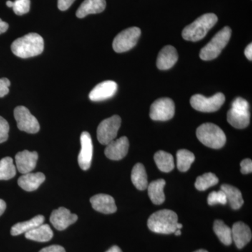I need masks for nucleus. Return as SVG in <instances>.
<instances>
[{"label":"nucleus","mask_w":252,"mask_h":252,"mask_svg":"<svg viewBox=\"0 0 252 252\" xmlns=\"http://www.w3.org/2000/svg\"><path fill=\"white\" fill-rule=\"evenodd\" d=\"M44 49L43 38L36 33H29L16 39L11 44V51L21 59H28L42 54Z\"/></svg>","instance_id":"f257e3e1"},{"label":"nucleus","mask_w":252,"mask_h":252,"mask_svg":"<svg viewBox=\"0 0 252 252\" xmlns=\"http://www.w3.org/2000/svg\"><path fill=\"white\" fill-rule=\"evenodd\" d=\"M178 217L175 212L162 210L151 215L147 225L152 232L160 234H171L177 230Z\"/></svg>","instance_id":"f03ea898"},{"label":"nucleus","mask_w":252,"mask_h":252,"mask_svg":"<svg viewBox=\"0 0 252 252\" xmlns=\"http://www.w3.org/2000/svg\"><path fill=\"white\" fill-rule=\"evenodd\" d=\"M218 21L215 14H205L197 18L182 31V37L187 41H198L203 39Z\"/></svg>","instance_id":"7ed1b4c3"},{"label":"nucleus","mask_w":252,"mask_h":252,"mask_svg":"<svg viewBox=\"0 0 252 252\" xmlns=\"http://www.w3.org/2000/svg\"><path fill=\"white\" fill-rule=\"evenodd\" d=\"M196 135L201 143L212 149L222 148L226 142L224 132L218 126L212 123H206L199 126Z\"/></svg>","instance_id":"20e7f679"},{"label":"nucleus","mask_w":252,"mask_h":252,"mask_svg":"<svg viewBox=\"0 0 252 252\" xmlns=\"http://www.w3.org/2000/svg\"><path fill=\"white\" fill-rule=\"evenodd\" d=\"M227 121L237 129L248 127L250 122V104L243 97H236L227 114Z\"/></svg>","instance_id":"39448f33"},{"label":"nucleus","mask_w":252,"mask_h":252,"mask_svg":"<svg viewBox=\"0 0 252 252\" xmlns=\"http://www.w3.org/2000/svg\"><path fill=\"white\" fill-rule=\"evenodd\" d=\"M231 33V29L228 26L218 32L212 40L200 51V59L206 61L217 59L229 41Z\"/></svg>","instance_id":"423d86ee"},{"label":"nucleus","mask_w":252,"mask_h":252,"mask_svg":"<svg viewBox=\"0 0 252 252\" xmlns=\"http://www.w3.org/2000/svg\"><path fill=\"white\" fill-rule=\"evenodd\" d=\"M225 99V95L221 93H218L210 97L196 94L192 96L190 102L192 107L199 112H215L221 107Z\"/></svg>","instance_id":"0eeeda50"},{"label":"nucleus","mask_w":252,"mask_h":252,"mask_svg":"<svg viewBox=\"0 0 252 252\" xmlns=\"http://www.w3.org/2000/svg\"><path fill=\"white\" fill-rule=\"evenodd\" d=\"M141 36L139 28L132 27L124 30L117 34L113 41V49L117 53H124L135 47Z\"/></svg>","instance_id":"6e6552de"},{"label":"nucleus","mask_w":252,"mask_h":252,"mask_svg":"<svg viewBox=\"0 0 252 252\" xmlns=\"http://www.w3.org/2000/svg\"><path fill=\"white\" fill-rule=\"evenodd\" d=\"M121 124L122 119L118 115L113 116L102 121L97 129V137L99 143L107 145L115 140Z\"/></svg>","instance_id":"1a4fd4ad"},{"label":"nucleus","mask_w":252,"mask_h":252,"mask_svg":"<svg viewBox=\"0 0 252 252\" xmlns=\"http://www.w3.org/2000/svg\"><path fill=\"white\" fill-rule=\"evenodd\" d=\"M175 105L172 99L168 97L158 99L151 106V119L154 121L165 122L170 120L175 116Z\"/></svg>","instance_id":"9d476101"},{"label":"nucleus","mask_w":252,"mask_h":252,"mask_svg":"<svg viewBox=\"0 0 252 252\" xmlns=\"http://www.w3.org/2000/svg\"><path fill=\"white\" fill-rule=\"evenodd\" d=\"M14 117L20 130L31 134L39 132L40 126L37 119L24 106H18L15 108Z\"/></svg>","instance_id":"9b49d317"},{"label":"nucleus","mask_w":252,"mask_h":252,"mask_svg":"<svg viewBox=\"0 0 252 252\" xmlns=\"http://www.w3.org/2000/svg\"><path fill=\"white\" fill-rule=\"evenodd\" d=\"M81 148L78 157V162L79 166L83 170H87L90 168L93 158V146L92 139L89 132H83L81 137Z\"/></svg>","instance_id":"f8f14e48"},{"label":"nucleus","mask_w":252,"mask_h":252,"mask_svg":"<svg viewBox=\"0 0 252 252\" xmlns=\"http://www.w3.org/2000/svg\"><path fill=\"white\" fill-rule=\"evenodd\" d=\"M78 220L77 215L71 213L64 207H60L55 210L50 217V221L56 229L65 230L69 225L75 223Z\"/></svg>","instance_id":"ddd939ff"},{"label":"nucleus","mask_w":252,"mask_h":252,"mask_svg":"<svg viewBox=\"0 0 252 252\" xmlns=\"http://www.w3.org/2000/svg\"><path fill=\"white\" fill-rule=\"evenodd\" d=\"M118 86L115 81H105L99 83L91 91L89 98L94 102L105 100L111 98L117 93Z\"/></svg>","instance_id":"4468645a"},{"label":"nucleus","mask_w":252,"mask_h":252,"mask_svg":"<svg viewBox=\"0 0 252 252\" xmlns=\"http://www.w3.org/2000/svg\"><path fill=\"white\" fill-rule=\"evenodd\" d=\"M128 149V139L126 137H122L107 144L104 154L110 160H119L127 155Z\"/></svg>","instance_id":"2eb2a0df"},{"label":"nucleus","mask_w":252,"mask_h":252,"mask_svg":"<svg viewBox=\"0 0 252 252\" xmlns=\"http://www.w3.org/2000/svg\"><path fill=\"white\" fill-rule=\"evenodd\" d=\"M38 154L36 152H29L24 150L18 152L15 157L16 168L21 173H30L35 168L38 160Z\"/></svg>","instance_id":"dca6fc26"},{"label":"nucleus","mask_w":252,"mask_h":252,"mask_svg":"<svg viewBox=\"0 0 252 252\" xmlns=\"http://www.w3.org/2000/svg\"><path fill=\"white\" fill-rule=\"evenodd\" d=\"M93 208L101 213L109 215L117 212V207L115 200L111 195L107 194H97L90 200Z\"/></svg>","instance_id":"f3484780"},{"label":"nucleus","mask_w":252,"mask_h":252,"mask_svg":"<svg viewBox=\"0 0 252 252\" xmlns=\"http://www.w3.org/2000/svg\"><path fill=\"white\" fill-rule=\"evenodd\" d=\"M178 61V54L174 46L167 45L162 48L157 58V65L160 70H167L173 67Z\"/></svg>","instance_id":"a211bd4d"},{"label":"nucleus","mask_w":252,"mask_h":252,"mask_svg":"<svg viewBox=\"0 0 252 252\" xmlns=\"http://www.w3.org/2000/svg\"><path fill=\"white\" fill-rule=\"evenodd\" d=\"M232 239L238 249L243 248L252 240V231L250 227L243 222H236L231 229Z\"/></svg>","instance_id":"6ab92c4d"},{"label":"nucleus","mask_w":252,"mask_h":252,"mask_svg":"<svg viewBox=\"0 0 252 252\" xmlns=\"http://www.w3.org/2000/svg\"><path fill=\"white\" fill-rule=\"evenodd\" d=\"M46 180L45 175L41 172L24 174L18 180V186L26 191H34Z\"/></svg>","instance_id":"aec40b11"},{"label":"nucleus","mask_w":252,"mask_h":252,"mask_svg":"<svg viewBox=\"0 0 252 252\" xmlns=\"http://www.w3.org/2000/svg\"><path fill=\"white\" fill-rule=\"evenodd\" d=\"M106 8V0H84L77 9L76 16L83 18L89 14H99Z\"/></svg>","instance_id":"412c9836"},{"label":"nucleus","mask_w":252,"mask_h":252,"mask_svg":"<svg viewBox=\"0 0 252 252\" xmlns=\"http://www.w3.org/2000/svg\"><path fill=\"white\" fill-rule=\"evenodd\" d=\"M25 236L28 240H34L39 243L49 242L54 236V233L51 227L48 224L39 225L34 229L25 233Z\"/></svg>","instance_id":"4be33fe9"},{"label":"nucleus","mask_w":252,"mask_h":252,"mask_svg":"<svg viewBox=\"0 0 252 252\" xmlns=\"http://www.w3.org/2000/svg\"><path fill=\"white\" fill-rule=\"evenodd\" d=\"M165 185L166 182L165 180L159 179L154 181L147 187L149 198L155 205H161L165 201V196L163 190Z\"/></svg>","instance_id":"5701e85b"},{"label":"nucleus","mask_w":252,"mask_h":252,"mask_svg":"<svg viewBox=\"0 0 252 252\" xmlns=\"http://www.w3.org/2000/svg\"><path fill=\"white\" fill-rule=\"evenodd\" d=\"M44 220H45V218L44 216L37 215L34 218L31 219V220L16 223L11 228V234L13 236H16V235L23 234V233H26L27 232L34 229L36 227L39 226V225L43 224Z\"/></svg>","instance_id":"b1692460"},{"label":"nucleus","mask_w":252,"mask_h":252,"mask_svg":"<svg viewBox=\"0 0 252 252\" xmlns=\"http://www.w3.org/2000/svg\"><path fill=\"white\" fill-rule=\"evenodd\" d=\"M220 190H223L226 196L227 202L230 204L233 210H238L243 206L244 200L242 193L236 187L229 185L220 186Z\"/></svg>","instance_id":"393cba45"},{"label":"nucleus","mask_w":252,"mask_h":252,"mask_svg":"<svg viewBox=\"0 0 252 252\" xmlns=\"http://www.w3.org/2000/svg\"><path fill=\"white\" fill-rule=\"evenodd\" d=\"M131 180L134 186L140 190H144L148 187L147 172L142 163H137L131 172Z\"/></svg>","instance_id":"a878e982"},{"label":"nucleus","mask_w":252,"mask_h":252,"mask_svg":"<svg viewBox=\"0 0 252 252\" xmlns=\"http://www.w3.org/2000/svg\"><path fill=\"white\" fill-rule=\"evenodd\" d=\"M154 158L158 168L161 172H170L175 168L173 157L167 152L158 151L154 155Z\"/></svg>","instance_id":"bb28decb"},{"label":"nucleus","mask_w":252,"mask_h":252,"mask_svg":"<svg viewBox=\"0 0 252 252\" xmlns=\"http://www.w3.org/2000/svg\"><path fill=\"white\" fill-rule=\"evenodd\" d=\"M214 231L223 245H227V246L231 245L232 242H233L231 228L225 224L223 220H215V223H214Z\"/></svg>","instance_id":"cd10ccee"},{"label":"nucleus","mask_w":252,"mask_h":252,"mask_svg":"<svg viewBox=\"0 0 252 252\" xmlns=\"http://www.w3.org/2000/svg\"><path fill=\"white\" fill-rule=\"evenodd\" d=\"M194 160H195V156L190 151L187 149H180L177 152V168L181 172L188 171Z\"/></svg>","instance_id":"c85d7f7f"},{"label":"nucleus","mask_w":252,"mask_h":252,"mask_svg":"<svg viewBox=\"0 0 252 252\" xmlns=\"http://www.w3.org/2000/svg\"><path fill=\"white\" fill-rule=\"evenodd\" d=\"M16 167L11 157H5L0 160V180H9L15 177Z\"/></svg>","instance_id":"c756f323"},{"label":"nucleus","mask_w":252,"mask_h":252,"mask_svg":"<svg viewBox=\"0 0 252 252\" xmlns=\"http://www.w3.org/2000/svg\"><path fill=\"white\" fill-rule=\"evenodd\" d=\"M219 183V179L215 174L212 172L204 174L199 176L195 181V187L200 191L207 190L210 187H214Z\"/></svg>","instance_id":"7c9ffc66"},{"label":"nucleus","mask_w":252,"mask_h":252,"mask_svg":"<svg viewBox=\"0 0 252 252\" xmlns=\"http://www.w3.org/2000/svg\"><path fill=\"white\" fill-rule=\"evenodd\" d=\"M207 203L209 205H211V206L217 205V204L225 205L227 203V199L224 192L222 190H219V191H212V193L209 194Z\"/></svg>","instance_id":"2f4dec72"},{"label":"nucleus","mask_w":252,"mask_h":252,"mask_svg":"<svg viewBox=\"0 0 252 252\" xmlns=\"http://www.w3.org/2000/svg\"><path fill=\"white\" fill-rule=\"evenodd\" d=\"M12 8L18 16L27 14L31 9V0H15Z\"/></svg>","instance_id":"473e14b6"},{"label":"nucleus","mask_w":252,"mask_h":252,"mask_svg":"<svg viewBox=\"0 0 252 252\" xmlns=\"http://www.w3.org/2000/svg\"><path fill=\"white\" fill-rule=\"evenodd\" d=\"M9 131V124L4 118L0 117V143H3L8 140Z\"/></svg>","instance_id":"72a5a7b5"},{"label":"nucleus","mask_w":252,"mask_h":252,"mask_svg":"<svg viewBox=\"0 0 252 252\" xmlns=\"http://www.w3.org/2000/svg\"><path fill=\"white\" fill-rule=\"evenodd\" d=\"M11 82L7 78L0 79V97H4L9 92V86Z\"/></svg>","instance_id":"f704fd0d"},{"label":"nucleus","mask_w":252,"mask_h":252,"mask_svg":"<svg viewBox=\"0 0 252 252\" xmlns=\"http://www.w3.org/2000/svg\"><path fill=\"white\" fill-rule=\"evenodd\" d=\"M241 167V172L244 175L252 173V161L251 159H244L243 161L240 163Z\"/></svg>","instance_id":"c9c22d12"},{"label":"nucleus","mask_w":252,"mask_h":252,"mask_svg":"<svg viewBox=\"0 0 252 252\" xmlns=\"http://www.w3.org/2000/svg\"><path fill=\"white\" fill-rule=\"evenodd\" d=\"M75 0H58V7L61 11H66L72 6Z\"/></svg>","instance_id":"e433bc0d"},{"label":"nucleus","mask_w":252,"mask_h":252,"mask_svg":"<svg viewBox=\"0 0 252 252\" xmlns=\"http://www.w3.org/2000/svg\"><path fill=\"white\" fill-rule=\"evenodd\" d=\"M39 252H66L65 250L60 245H51L42 249Z\"/></svg>","instance_id":"4c0bfd02"},{"label":"nucleus","mask_w":252,"mask_h":252,"mask_svg":"<svg viewBox=\"0 0 252 252\" xmlns=\"http://www.w3.org/2000/svg\"><path fill=\"white\" fill-rule=\"evenodd\" d=\"M245 56H246L247 59L250 60V61H252V44L250 43V44L248 46H247L246 49L245 50Z\"/></svg>","instance_id":"58836bf2"},{"label":"nucleus","mask_w":252,"mask_h":252,"mask_svg":"<svg viewBox=\"0 0 252 252\" xmlns=\"http://www.w3.org/2000/svg\"><path fill=\"white\" fill-rule=\"evenodd\" d=\"M8 28H9V25H8V23L4 22L2 20L0 19V34L7 31Z\"/></svg>","instance_id":"ea45409f"},{"label":"nucleus","mask_w":252,"mask_h":252,"mask_svg":"<svg viewBox=\"0 0 252 252\" xmlns=\"http://www.w3.org/2000/svg\"><path fill=\"white\" fill-rule=\"evenodd\" d=\"M6 208V204L4 200L0 199V216L3 215Z\"/></svg>","instance_id":"a19ab883"},{"label":"nucleus","mask_w":252,"mask_h":252,"mask_svg":"<svg viewBox=\"0 0 252 252\" xmlns=\"http://www.w3.org/2000/svg\"><path fill=\"white\" fill-rule=\"evenodd\" d=\"M106 252H123L122 250L118 246H113Z\"/></svg>","instance_id":"79ce46f5"},{"label":"nucleus","mask_w":252,"mask_h":252,"mask_svg":"<svg viewBox=\"0 0 252 252\" xmlns=\"http://www.w3.org/2000/svg\"><path fill=\"white\" fill-rule=\"evenodd\" d=\"M6 6H7L8 7L12 8L13 6H14V1H6Z\"/></svg>","instance_id":"37998d69"},{"label":"nucleus","mask_w":252,"mask_h":252,"mask_svg":"<svg viewBox=\"0 0 252 252\" xmlns=\"http://www.w3.org/2000/svg\"><path fill=\"white\" fill-rule=\"evenodd\" d=\"M175 233L176 235H177V236H179V235H180L181 234H182V232H181L180 229H177L175 230Z\"/></svg>","instance_id":"c03bdc74"},{"label":"nucleus","mask_w":252,"mask_h":252,"mask_svg":"<svg viewBox=\"0 0 252 252\" xmlns=\"http://www.w3.org/2000/svg\"><path fill=\"white\" fill-rule=\"evenodd\" d=\"M182 227H183V225H182V223H177V229H181V228H182Z\"/></svg>","instance_id":"a18cd8bd"},{"label":"nucleus","mask_w":252,"mask_h":252,"mask_svg":"<svg viewBox=\"0 0 252 252\" xmlns=\"http://www.w3.org/2000/svg\"><path fill=\"white\" fill-rule=\"evenodd\" d=\"M194 252H207V250H197V251H195Z\"/></svg>","instance_id":"49530a36"}]
</instances>
